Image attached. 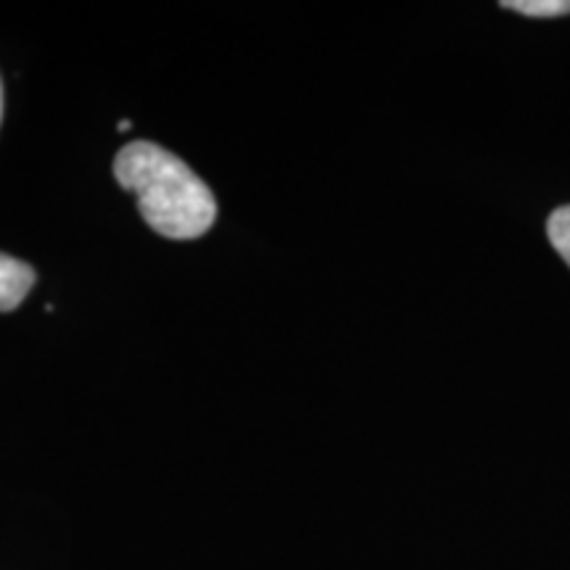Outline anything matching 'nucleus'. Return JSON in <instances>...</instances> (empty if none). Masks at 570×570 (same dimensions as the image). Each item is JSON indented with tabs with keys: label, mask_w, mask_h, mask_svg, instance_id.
<instances>
[{
	"label": "nucleus",
	"mask_w": 570,
	"mask_h": 570,
	"mask_svg": "<svg viewBox=\"0 0 570 570\" xmlns=\"http://www.w3.org/2000/svg\"><path fill=\"white\" fill-rule=\"evenodd\" d=\"M119 185L138 198V209L164 238L194 240L214 225L217 202L202 177L167 148L138 140L114 161Z\"/></svg>",
	"instance_id": "obj_1"
},
{
	"label": "nucleus",
	"mask_w": 570,
	"mask_h": 570,
	"mask_svg": "<svg viewBox=\"0 0 570 570\" xmlns=\"http://www.w3.org/2000/svg\"><path fill=\"white\" fill-rule=\"evenodd\" d=\"M502 9L523 13V17L531 19H554L568 17L570 0H504Z\"/></svg>",
	"instance_id": "obj_3"
},
{
	"label": "nucleus",
	"mask_w": 570,
	"mask_h": 570,
	"mask_svg": "<svg viewBox=\"0 0 570 570\" xmlns=\"http://www.w3.org/2000/svg\"><path fill=\"white\" fill-rule=\"evenodd\" d=\"M35 285V269L27 262L0 254V312H13Z\"/></svg>",
	"instance_id": "obj_2"
},
{
	"label": "nucleus",
	"mask_w": 570,
	"mask_h": 570,
	"mask_svg": "<svg viewBox=\"0 0 570 570\" xmlns=\"http://www.w3.org/2000/svg\"><path fill=\"white\" fill-rule=\"evenodd\" d=\"M547 235H550L554 252H558L570 267V206H560L547 219Z\"/></svg>",
	"instance_id": "obj_4"
},
{
	"label": "nucleus",
	"mask_w": 570,
	"mask_h": 570,
	"mask_svg": "<svg viewBox=\"0 0 570 570\" xmlns=\"http://www.w3.org/2000/svg\"><path fill=\"white\" fill-rule=\"evenodd\" d=\"M0 117H3V85H0Z\"/></svg>",
	"instance_id": "obj_5"
}]
</instances>
